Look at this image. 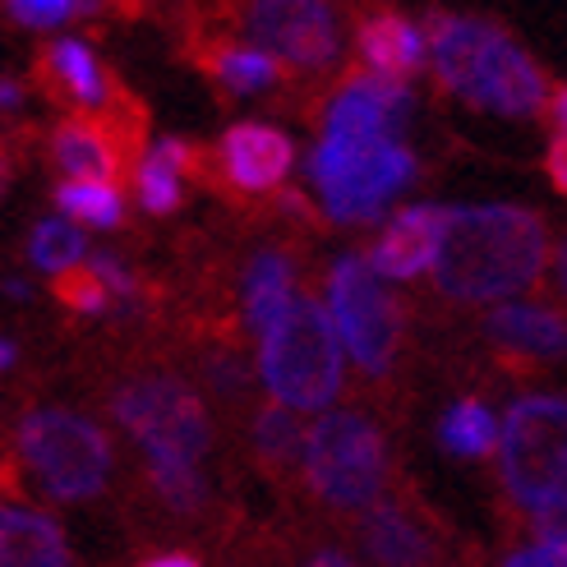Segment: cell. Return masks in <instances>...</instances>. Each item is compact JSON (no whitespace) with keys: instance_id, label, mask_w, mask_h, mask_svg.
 <instances>
[{"instance_id":"cell-1","label":"cell","mask_w":567,"mask_h":567,"mask_svg":"<svg viewBox=\"0 0 567 567\" xmlns=\"http://www.w3.org/2000/svg\"><path fill=\"white\" fill-rule=\"evenodd\" d=\"M549 264V221L522 204L447 208L439 259L430 268L434 291L457 305H489L522 296Z\"/></svg>"},{"instance_id":"cell-2","label":"cell","mask_w":567,"mask_h":567,"mask_svg":"<svg viewBox=\"0 0 567 567\" xmlns=\"http://www.w3.org/2000/svg\"><path fill=\"white\" fill-rule=\"evenodd\" d=\"M424 61L443 93L462 97L475 111L522 121L549 102L545 70L530 61V51L513 33H503L489 19L434 10L424 19Z\"/></svg>"},{"instance_id":"cell-3","label":"cell","mask_w":567,"mask_h":567,"mask_svg":"<svg viewBox=\"0 0 567 567\" xmlns=\"http://www.w3.org/2000/svg\"><path fill=\"white\" fill-rule=\"evenodd\" d=\"M111 471H116V443L93 415L74 406H33L19 420L14 452L0 480H10L14 494L19 485H33L28 494L51 503H89L111 485Z\"/></svg>"},{"instance_id":"cell-4","label":"cell","mask_w":567,"mask_h":567,"mask_svg":"<svg viewBox=\"0 0 567 567\" xmlns=\"http://www.w3.org/2000/svg\"><path fill=\"white\" fill-rule=\"evenodd\" d=\"M300 485L332 517H360L392 489L388 430L360 406L323 411L305 430Z\"/></svg>"},{"instance_id":"cell-5","label":"cell","mask_w":567,"mask_h":567,"mask_svg":"<svg viewBox=\"0 0 567 567\" xmlns=\"http://www.w3.org/2000/svg\"><path fill=\"white\" fill-rule=\"evenodd\" d=\"M106 411L144 452V471L204 466L213 452V415L204 392L172 370L121 374L106 392Z\"/></svg>"},{"instance_id":"cell-6","label":"cell","mask_w":567,"mask_h":567,"mask_svg":"<svg viewBox=\"0 0 567 567\" xmlns=\"http://www.w3.org/2000/svg\"><path fill=\"white\" fill-rule=\"evenodd\" d=\"M259 383L287 411H328L342 392V342L315 296H296L259 332Z\"/></svg>"},{"instance_id":"cell-7","label":"cell","mask_w":567,"mask_h":567,"mask_svg":"<svg viewBox=\"0 0 567 567\" xmlns=\"http://www.w3.org/2000/svg\"><path fill=\"white\" fill-rule=\"evenodd\" d=\"M498 485L507 503L535 513L540 503L567 489V396L530 392L517 396L503 415V430L494 443Z\"/></svg>"},{"instance_id":"cell-8","label":"cell","mask_w":567,"mask_h":567,"mask_svg":"<svg viewBox=\"0 0 567 567\" xmlns=\"http://www.w3.org/2000/svg\"><path fill=\"white\" fill-rule=\"evenodd\" d=\"M309 181L319 189L328 221L370 226L415 181V153L402 138H379V144H332V138H319L315 153H309Z\"/></svg>"},{"instance_id":"cell-9","label":"cell","mask_w":567,"mask_h":567,"mask_svg":"<svg viewBox=\"0 0 567 567\" xmlns=\"http://www.w3.org/2000/svg\"><path fill=\"white\" fill-rule=\"evenodd\" d=\"M328 319L337 328V342L355 360L364 379H388L396 370V355L406 342V309L383 277L370 272L364 254H342L328 268Z\"/></svg>"},{"instance_id":"cell-10","label":"cell","mask_w":567,"mask_h":567,"mask_svg":"<svg viewBox=\"0 0 567 567\" xmlns=\"http://www.w3.org/2000/svg\"><path fill=\"white\" fill-rule=\"evenodd\" d=\"M236 14L249 33V47L268 51L281 70L328 74L342 55L332 0H240Z\"/></svg>"},{"instance_id":"cell-11","label":"cell","mask_w":567,"mask_h":567,"mask_svg":"<svg viewBox=\"0 0 567 567\" xmlns=\"http://www.w3.org/2000/svg\"><path fill=\"white\" fill-rule=\"evenodd\" d=\"M355 540L374 567H443L447 535L430 503L411 489H388L355 522Z\"/></svg>"},{"instance_id":"cell-12","label":"cell","mask_w":567,"mask_h":567,"mask_svg":"<svg viewBox=\"0 0 567 567\" xmlns=\"http://www.w3.org/2000/svg\"><path fill=\"white\" fill-rule=\"evenodd\" d=\"M411 89L406 83L379 79L370 70H347L342 83L328 93L319 138L332 144H379V138H402L411 116Z\"/></svg>"},{"instance_id":"cell-13","label":"cell","mask_w":567,"mask_h":567,"mask_svg":"<svg viewBox=\"0 0 567 567\" xmlns=\"http://www.w3.org/2000/svg\"><path fill=\"white\" fill-rule=\"evenodd\" d=\"M296 166V144L287 130L277 125H264V121H240L231 125L217 148L208 153V172L221 189L231 194H245V198H259V194H272L281 181L291 176Z\"/></svg>"},{"instance_id":"cell-14","label":"cell","mask_w":567,"mask_h":567,"mask_svg":"<svg viewBox=\"0 0 567 567\" xmlns=\"http://www.w3.org/2000/svg\"><path fill=\"white\" fill-rule=\"evenodd\" d=\"M480 337L507 370H545V364L567 360V309L545 300H507L489 309Z\"/></svg>"},{"instance_id":"cell-15","label":"cell","mask_w":567,"mask_h":567,"mask_svg":"<svg viewBox=\"0 0 567 567\" xmlns=\"http://www.w3.org/2000/svg\"><path fill=\"white\" fill-rule=\"evenodd\" d=\"M33 83L65 111H106L125 97V89H116L111 70L97 61V51L79 38L42 47L33 55Z\"/></svg>"},{"instance_id":"cell-16","label":"cell","mask_w":567,"mask_h":567,"mask_svg":"<svg viewBox=\"0 0 567 567\" xmlns=\"http://www.w3.org/2000/svg\"><path fill=\"white\" fill-rule=\"evenodd\" d=\"M443 204H411L402 213H392V221L379 231V240L364 249V264L383 281H415L434 268L439 240H443Z\"/></svg>"},{"instance_id":"cell-17","label":"cell","mask_w":567,"mask_h":567,"mask_svg":"<svg viewBox=\"0 0 567 567\" xmlns=\"http://www.w3.org/2000/svg\"><path fill=\"white\" fill-rule=\"evenodd\" d=\"M355 47L360 61L370 74L392 79V83H411L424 70V28L415 19H406L402 10H370L355 23Z\"/></svg>"},{"instance_id":"cell-18","label":"cell","mask_w":567,"mask_h":567,"mask_svg":"<svg viewBox=\"0 0 567 567\" xmlns=\"http://www.w3.org/2000/svg\"><path fill=\"white\" fill-rule=\"evenodd\" d=\"M194 176H208V153L194 148L189 138H157L148 153H138L134 166V194L144 213L153 217H172L185 204V185Z\"/></svg>"},{"instance_id":"cell-19","label":"cell","mask_w":567,"mask_h":567,"mask_svg":"<svg viewBox=\"0 0 567 567\" xmlns=\"http://www.w3.org/2000/svg\"><path fill=\"white\" fill-rule=\"evenodd\" d=\"M194 65L221 97H254L268 93L281 83V70L268 51L249 47V42H226V38H194Z\"/></svg>"},{"instance_id":"cell-20","label":"cell","mask_w":567,"mask_h":567,"mask_svg":"<svg viewBox=\"0 0 567 567\" xmlns=\"http://www.w3.org/2000/svg\"><path fill=\"white\" fill-rule=\"evenodd\" d=\"M0 567H74L55 517L28 503H0Z\"/></svg>"},{"instance_id":"cell-21","label":"cell","mask_w":567,"mask_h":567,"mask_svg":"<svg viewBox=\"0 0 567 567\" xmlns=\"http://www.w3.org/2000/svg\"><path fill=\"white\" fill-rule=\"evenodd\" d=\"M249 452L259 471L272 480V485H296L300 480V457H305V424L296 411L264 402L249 411Z\"/></svg>"},{"instance_id":"cell-22","label":"cell","mask_w":567,"mask_h":567,"mask_svg":"<svg viewBox=\"0 0 567 567\" xmlns=\"http://www.w3.org/2000/svg\"><path fill=\"white\" fill-rule=\"evenodd\" d=\"M296 300V259L287 249H259L240 277V315L254 332H264L281 309Z\"/></svg>"},{"instance_id":"cell-23","label":"cell","mask_w":567,"mask_h":567,"mask_svg":"<svg viewBox=\"0 0 567 567\" xmlns=\"http://www.w3.org/2000/svg\"><path fill=\"white\" fill-rule=\"evenodd\" d=\"M439 443H443L447 457H462V462L489 457L494 443H498V420H494L489 402H480V396H457V402L439 415Z\"/></svg>"},{"instance_id":"cell-24","label":"cell","mask_w":567,"mask_h":567,"mask_svg":"<svg viewBox=\"0 0 567 567\" xmlns=\"http://www.w3.org/2000/svg\"><path fill=\"white\" fill-rule=\"evenodd\" d=\"M55 208H61L74 226H97V231H116L125 221V194L121 185L106 181H61L55 185Z\"/></svg>"},{"instance_id":"cell-25","label":"cell","mask_w":567,"mask_h":567,"mask_svg":"<svg viewBox=\"0 0 567 567\" xmlns=\"http://www.w3.org/2000/svg\"><path fill=\"white\" fill-rule=\"evenodd\" d=\"M89 259V249H83V236L70 217H42L33 221V231H28V264L47 277H61L65 268L83 264Z\"/></svg>"},{"instance_id":"cell-26","label":"cell","mask_w":567,"mask_h":567,"mask_svg":"<svg viewBox=\"0 0 567 567\" xmlns=\"http://www.w3.org/2000/svg\"><path fill=\"white\" fill-rule=\"evenodd\" d=\"M198 379H204V388L217 396L221 406H245L249 388L259 383V379H249V364L240 360V351L231 342H217V347H208L204 355H198Z\"/></svg>"},{"instance_id":"cell-27","label":"cell","mask_w":567,"mask_h":567,"mask_svg":"<svg viewBox=\"0 0 567 567\" xmlns=\"http://www.w3.org/2000/svg\"><path fill=\"white\" fill-rule=\"evenodd\" d=\"M51 300L70 309V315H83V319H97V315H111L116 309V300H111V291L102 287V277L89 268V259L65 268L61 277H51Z\"/></svg>"},{"instance_id":"cell-28","label":"cell","mask_w":567,"mask_h":567,"mask_svg":"<svg viewBox=\"0 0 567 567\" xmlns=\"http://www.w3.org/2000/svg\"><path fill=\"white\" fill-rule=\"evenodd\" d=\"M97 0H6V14L23 28H55L74 14H93Z\"/></svg>"},{"instance_id":"cell-29","label":"cell","mask_w":567,"mask_h":567,"mask_svg":"<svg viewBox=\"0 0 567 567\" xmlns=\"http://www.w3.org/2000/svg\"><path fill=\"white\" fill-rule=\"evenodd\" d=\"M89 268L102 277V287L111 291V300H116L121 309H125V305H138V300H144V281H138V277L130 272V264H121L116 254H93V259H89Z\"/></svg>"},{"instance_id":"cell-30","label":"cell","mask_w":567,"mask_h":567,"mask_svg":"<svg viewBox=\"0 0 567 567\" xmlns=\"http://www.w3.org/2000/svg\"><path fill=\"white\" fill-rule=\"evenodd\" d=\"M526 526H530L535 540H558V545H567V489H563L558 498L540 503L535 513H526Z\"/></svg>"},{"instance_id":"cell-31","label":"cell","mask_w":567,"mask_h":567,"mask_svg":"<svg viewBox=\"0 0 567 567\" xmlns=\"http://www.w3.org/2000/svg\"><path fill=\"white\" fill-rule=\"evenodd\" d=\"M498 567H567V545L558 540H535L526 549H513Z\"/></svg>"},{"instance_id":"cell-32","label":"cell","mask_w":567,"mask_h":567,"mask_svg":"<svg viewBox=\"0 0 567 567\" xmlns=\"http://www.w3.org/2000/svg\"><path fill=\"white\" fill-rule=\"evenodd\" d=\"M545 172H549L554 189L567 194V134H558L554 144H549V153H545Z\"/></svg>"},{"instance_id":"cell-33","label":"cell","mask_w":567,"mask_h":567,"mask_svg":"<svg viewBox=\"0 0 567 567\" xmlns=\"http://www.w3.org/2000/svg\"><path fill=\"white\" fill-rule=\"evenodd\" d=\"M134 567H204L189 549H166V554H148V558H138Z\"/></svg>"},{"instance_id":"cell-34","label":"cell","mask_w":567,"mask_h":567,"mask_svg":"<svg viewBox=\"0 0 567 567\" xmlns=\"http://www.w3.org/2000/svg\"><path fill=\"white\" fill-rule=\"evenodd\" d=\"M296 567H360V563L347 549H315L309 558H300Z\"/></svg>"},{"instance_id":"cell-35","label":"cell","mask_w":567,"mask_h":567,"mask_svg":"<svg viewBox=\"0 0 567 567\" xmlns=\"http://www.w3.org/2000/svg\"><path fill=\"white\" fill-rule=\"evenodd\" d=\"M23 106V83L0 74V116H14V111Z\"/></svg>"},{"instance_id":"cell-36","label":"cell","mask_w":567,"mask_h":567,"mask_svg":"<svg viewBox=\"0 0 567 567\" xmlns=\"http://www.w3.org/2000/svg\"><path fill=\"white\" fill-rule=\"evenodd\" d=\"M545 111H549V121L558 125V134H567V89H558V93H549V102H545Z\"/></svg>"},{"instance_id":"cell-37","label":"cell","mask_w":567,"mask_h":567,"mask_svg":"<svg viewBox=\"0 0 567 567\" xmlns=\"http://www.w3.org/2000/svg\"><path fill=\"white\" fill-rule=\"evenodd\" d=\"M554 287H558V296L567 300V236H563L558 249H554Z\"/></svg>"},{"instance_id":"cell-38","label":"cell","mask_w":567,"mask_h":567,"mask_svg":"<svg viewBox=\"0 0 567 567\" xmlns=\"http://www.w3.org/2000/svg\"><path fill=\"white\" fill-rule=\"evenodd\" d=\"M14 360H19V347L10 342L6 332H0V374H10V370H14Z\"/></svg>"},{"instance_id":"cell-39","label":"cell","mask_w":567,"mask_h":567,"mask_svg":"<svg viewBox=\"0 0 567 567\" xmlns=\"http://www.w3.org/2000/svg\"><path fill=\"white\" fill-rule=\"evenodd\" d=\"M6 296H14V300H28L33 291H28V281H6Z\"/></svg>"},{"instance_id":"cell-40","label":"cell","mask_w":567,"mask_h":567,"mask_svg":"<svg viewBox=\"0 0 567 567\" xmlns=\"http://www.w3.org/2000/svg\"><path fill=\"white\" fill-rule=\"evenodd\" d=\"M6 181H10V153L0 148V189H6Z\"/></svg>"}]
</instances>
